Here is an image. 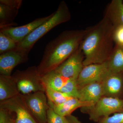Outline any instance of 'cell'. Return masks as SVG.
I'll return each mask as SVG.
<instances>
[{
    "instance_id": "cell-22",
    "label": "cell",
    "mask_w": 123,
    "mask_h": 123,
    "mask_svg": "<svg viewBox=\"0 0 123 123\" xmlns=\"http://www.w3.org/2000/svg\"><path fill=\"white\" fill-rule=\"evenodd\" d=\"M18 44L11 38L0 31V55L17 48Z\"/></svg>"
},
{
    "instance_id": "cell-3",
    "label": "cell",
    "mask_w": 123,
    "mask_h": 123,
    "mask_svg": "<svg viewBox=\"0 0 123 123\" xmlns=\"http://www.w3.org/2000/svg\"><path fill=\"white\" fill-rule=\"evenodd\" d=\"M71 15L68 5L62 1L53 16L48 21L38 27L18 44L17 48L30 52L36 42L55 27L68 21Z\"/></svg>"
},
{
    "instance_id": "cell-25",
    "label": "cell",
    "mask_w": 123,
    "mask_h": 123,
    "mask_svg": "<svg viewBox=\"0 0 123 123\" xmlns=\"http://www.w3.org/2000/svg\"><path fill=\"white\" fill-rule=\"evenodd\" d=\"M98 123H123V112L116 113L100 120Z\"/></svg>"
},
{
    "instance_id": "cell-5",
    "label": "cell",
    "mask_w": 123,
    "mask_h": 123,
    "mask_svg": "<svg viewBox=\"0 0 123 123\" xmlns=\"http://www.w3.org/2000/svg\"><path fill=\"white\" fill-rule=\"evenodd\" d=\"M17 83L18 89L23 94L45 91L37 67H29L23 71H17L12 76Z\"/></svg>"
},
{
    "instance_id": "cell-23",
    "label": "cell",
    "mask_w": 123,
    "mask_h": 123,
    "mask_svg": "<svg viewBox=\"0 0 123 123\" xmlns=\"http://www.w3.org/2000/svg\"><path fill=\"white\" fill-rule=\"evenodd\" d=\"M49 107L47 112V123H65L66 117H63L57 114L54 111L50 103Z\"/></svg>"
},
{
    "instance_id": "cell-24",
    "label": "cell",
    "mask_w": 123,
    "mask_h": 123,
    "mask_svg": "<svg viewBox=\"0 0 123 123\" xmlns=\"http://www.w3.org/2000/svg\"><path fill=\"white\" fill-rule=\"evenodd\" d=\"M113 38L115 44L123 46V26L113 27Z\"/></svg>"
},
{
    "instance_id": "cell-20",
    "label": "cell",
    "mask_w": 123,
    "mask_h": 123,
    "mask_svg": "<svg viewBox=\"0 0 123 123\" xmlns=\"http://www.w3.org/2000/svg\"><path fill=\"white\" fill-rule=\"evenodd\" d=\"M45 91L49 101L55 105H60L72 98L63 92L48 88H45Z\"/></svg>"
},
{
    "instance_id": "cell-15",
    "label": "cell",
    "mask_w": 123,
    "mask_h": 123,
    "mask_svg": "<svg viewBox=\"0 0 123 123\" xmlns=\"http://www.w3.org/2000/svg\"><path fill=\"white\" fill-rule=\"evenodd\" d=\"M104 17L107 18L114 27L123 26V1L112 0L106 8Z\"/></svg>"
},
{
    "instance_id": "cell-13",
    "label": "cell",
    "mask_w": 123,
    "mask_h": 123,
    "mask_svg": "<svg viewBox=\"0 0 123 123\" xmlns=\"http://www.w3.org/2000/svg\"><path fill=\"white\" fill-rule=\"evenodd\" d=\"M55 112L63 117L71 115L73 111L79 108L88 107L93 105L95 104L92 102H84L78 98H72L63 103L59 105L53 104L49 101Z\"/></svg>"
},
{
    "instance_id": "cell-2",
    "label": "cell",
    "mask_w": 123,
    "mask_h": 123,
    "mask_svg": "<svg viewBox=\"0 0 123 123\" xmlns=\"http://www.w3.org/2000/svg\"><path fill=\"white\" fill-rule=\"evenodd\" d=\"M85 30L65 31L46 45L42 61L37 67L42 76L55 70L76 50L84 37Z\"/></svg>"
},
{
    "instance_id": "cell-16",
    "label": "cell",
    "mask_w": 123,
    "mask_h": 123,
    "mask_svg": "<svg viewBox=\"0 0 123 123\" xmlns=\"http://www.w3.org/2000/svg\"><path fill=\"white\" fill-rule=\"evenodd\" d=\"M17 83L12 76H0V100L5 101L20 95Z\"/></svg>"
},
{
    "instance_id": "cell-4",
    "label": "cell",
    "mask_w": 123,
    "mask_h": 123,
    "mask_svg": "<svg viewBox=\"0 0 123 123\" xmlns=\"http://www.w3.org/2000/svg\"><path fill=\"white\" fill-rule=\"evenodd\" d=\"M81 108L89 115L91 120L98 123L111 114L123 112V98L104 96L93 105Z\"/></svg>"
},
{
    "instance_id": "cell-7",
    "label": "cell",
    "mask_w": 123,
    "mask_h": 123,
    "mask_svg": "<svg viewBox=\"0 0 123 123\" xmlns=\"http://www.w3.org/2000/svg\"><path fill=\"white\" fill-rule=\"evenodd\" d=\"M110 71L107 61L84 66L77 79L79 89L94 82H101Z\"/></svg>"
},
{
    "instance_id": "cell-11",
    "label": "cell",
    "mask_w": 123,
    "mask_h": 123,
    "mask_svg": "<svg viewBox=\"0 0 123 123\" xmlns=\"http://www.w3.org/2000/svg\"><path fill=\"white\" fill-rule=\"evenodd\" d=\"M54 14L52 13L46 17L38 18L28 24L20 26H11L1 29L0 31L18 43L33 31L50 19Z\"/></svg>"
},
{
    "instance_id": "cell-28",
    "label": "cell",
    "mask_w": 123,
    "mask_h": 123,
    "mask_svg": "<svg viewBox=\"0 0 123 123\" xmlns=\"http://www.w3.org/2000/svg\"><path fill=\"white\" fill-rule=\"evenodd\" d=\"M65 117L66 120L65 123H82L77 117L72 115Z\"/></svg>"
},
{
    "instance_id": "cell-6",
    "label": "cell",
    "mask_w": 123,
    "mask_h": 123,
    "mask_svg": "<svg viewBox=\"0 0 123 123\" xmlns=\"http://www.w3.org/2000/svg\"><path fill=\"white\" fill-rule=\"evenodd\" d=\"M0 108L16 115L15 123H36L31 116L23 96L20 94L14 98L0 102Z\"/></svg>"
},
{
    "instance_id": "cell-27",
    "label": "cell",
    "mask_w": 123,
    "mask_h": 123,
    "mask_svg": "<svg viewBox=\"0 0 123 123\" xmlns=\"http://www.w3.org/2000/svg\"><path fill=\"white\" fill-rule=\"evenodd\" d=\"M22 0H0V3L19 9L22 5Z\"/></svg>"
},
{
    "instance_id": "cell-21",
    "label": "cell",
    "mask_w": 123,
    "mask_h": 123,
    "mask_svg": "<svg viewBox=\"0 0 123 123\" xmlns=\"http://www.w3.org/2000/svg\"><path fill=\"white\" fill-rule=\"evenodd\" d=\"M77 79H68L59 91L68 95L70 97L78 98L79 89Z\"/></svg>"
},
{
    "instance_id": "cell-18",
    "label": "cell",
    "mask_w": 123,
    "mask_h": 123,
    "mask_svg": "<svg viewBox=\"0 0 123 123\" xmlns=\"http://www.w3.org/2000/svg\"><path fill=\"white\" fill-rule=\"evenodd\" d=\"M107 62L111 72L123 73V46L115 44Z\"/></svg>"
},
{
    "instance_id": "cell-9",
    "label": "cell",
    "mask_w": 123,
    "mask_h": 123,
    "mask_svg": "<svg viewBox=\"0 0 123 123\" xmlns=\"http://www.w3.org/2000/svg\"><path fill=\"white\" fill-rule=\"evenodd\" d=\"M44 91H38L23 96L32 115L40 123H47L49 106Z\"/></svg>"
},
{
    "instance_id": "cell-26",
    "label": "cell",
    "mask_w": 123,
    "mask_h": 123,
    "mask_svg": "<svg viewBox=\"0 0 123 123\" xmlns=\"http://www.w3.org/2000/svg\"><path fill=\"white\" fill-rule=\"evenodd\" d=\"M10 112L8 110L0 108V123H13L14 122L11 118Z\"/></svg>"
},
{
    "instance_id": "cell-8",
    "label": "cell",
    "mask_w": 123,
    "mask_h": 123,
    "mask_svg": "<svg viewBox=\"0 0 123 123\" xmlns=\"http://www.w3.org/2000/svg\"><path fill=\"white\" fill-rule=\"evenodd\" d=\"M84 53L79 46L72 55L55 69V71L67 79H77L84 68Z\"/></svg>"
},
{
    "instance_id": "cell-29",
    "label": "cell",
    "mask_w": 123,
    "mask_h": 123,
    "mask_svg": "<svg viewBox=\"0 0 123 123\" xmlns=\"http://www.w3.org/2000/svg\"><path fill=\"white\" fill-rule=\"evenodd\" d=\"M15 123V122H14V123Z\"/></svg>"
},
{
    "instance_id": "cell-12",
    "label": "cell",
    "mask_w": 123,
    "mask_h": 123,
    "mask_svg": "<svg viewBox=\"0 0 123 123\" xmlns=\"http://www.w3.org/2000/svg\"><path fill=\"white\" fill-rule=\"evenodd\" d=\"M101 82L104 96L123 98V73L110 70Z\"/></svg>"
},
{
    "instance_id": "cell-17",
    "label": "cell",
    "mask_w": 123,
    "mask_h": 123,
    "mask_svg": "<svg viewBox=\"0 0 123 123\" xmlns=\"http://www.w3.org/2000/svg\"><path fill=\"white\" fill-rule=\"evenodd\" d=\"M41 81L44 88H48L59 91L68 79L62 77L55 70H52L41 76Z\"/></svg>"
},
{
    "instance_id": "cell-19",
    "label": "cell",
    "mask_w": 123,
    "mask_h": 123,
    "mask_svg": "<svg viewBox=\"0 0 123 123\" xmlns=\"http://www.w3.org/2000/svg\"><path fill=\"white\" fill-rule=\"evenodd\" d=\"M18 9L0 3V29L15 26L13 20Z\"/></svg>"
},
{
    "instance_id": "cell-14",
    "label": "cell",
    "mask_w": 123,
    "mask_h": 123,
    "mask_svg": "<svg viewBox=\"0 0 123 123\" xmlns=\"http://www.w3.org/2000/svg\"><path fill=\"white\" fill-rule=\"evenodd\" d=\"M104 96L102 82L91 83L79 89L78 99L84 102H92L95 103Z\"/></svg>"
},
{
    "instance_id": "cell-10",
    "label": "cell",
    "mask_w": 123,
    "mask_h": 123,
    "mask_svg": "<svg viewBox=\"0 0 123 123\" xmlns=\"http://www.w3.org/2000/svg\"><path fill=\"white\" fill-rule=\"evenodd\" d=\"M29 53L27 51L17 48L0 55V75L11 76L12 71L16 66L28 60Z\"/></svg>"
},
{
    "instance_id": "cell-1",
    "label": "cell",
    "mask_w": 123,
    "mask_h": 123,
    "mask_svg": "<svg viewBox=\"0 0 123 123\" xmlns=\"http://www.w3.org/2000/svg\"><path fill=\"white\" fill-rule=\"evenodd\" d=\"M85 30L80 46L84 53V66L107 61L114 47L112 23L104 16L97 24Z\"/></svg>"
}]
</instances>
